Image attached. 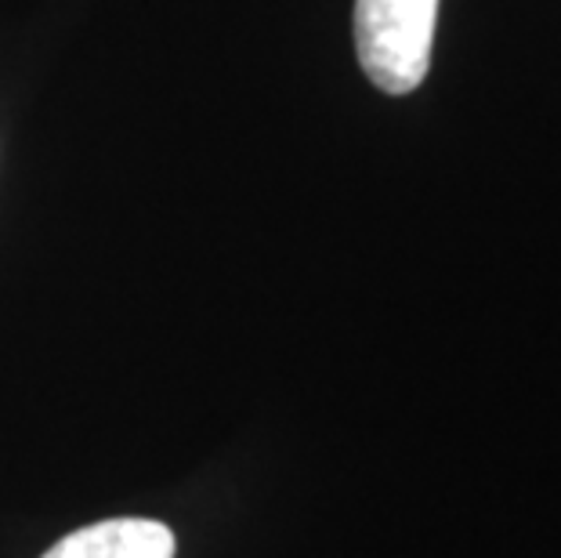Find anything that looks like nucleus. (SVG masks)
<instances>
[{"instance_id": "1", "label": "nucleus", "mask_w": 561, "mask_h": 558, "mask_svg": "<svg viewBox=\"0 0 561 558\" xmlns=\"http://www.w3.org/2000/svg\"><path fill=\"white\" fill-rule=\"evenodd\" d=\"M438 0H355V52L385 94H410L432 66Z\"/></svg>"}, {"instance_id": "2", "label": "nucleus", "mask_w": 561, "mask_h": 558, "mask_svg": "<svg viewBox=\"0 0 561 558\" xmlns=\"http://www.w3.org/2000/svg\"><path fill=\"white\" fill-rule=\"evenodd\" d=\"M174 533L157 519H105L69 533L41 558H174Z\"/></svg>"}]
</instances>
